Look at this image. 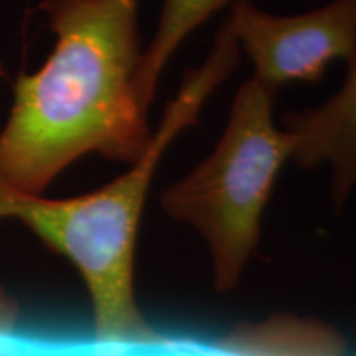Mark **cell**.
<instances>
[{"mask_svg": "<svg viewBox=\"0 0 356 356\" xmlns=\"http://www.w3.org/2000/svg\"><path fill=\"white\" fill-rule=\"evenodd\" d=\"M140 0H40L55 47L13 86L0 131V175L43 195L79 159L131 165L152 137L137 89Z\"/></svg>", "mask_w": 356, "mask_h": 356, "instance_id": "cell-1", "label": "cell"}, {"mask_svg": "<svg viewBox=\"0 0 356 356\" xmlns=\"http://www.w3.org/2000/svg\"><path fill=\"white\" fill-rule=\"evenodd\" d=\"M228 76V66L215 56L186 71L144 154L101 188L50 198L0 184V221H20L81 275L92 315L88 356H177L181 340L160 333L137 300V236L159 162L185 129L197 126Z\"/></svg>", "mask_w": 356, "mask_h": 356, "instance_id": "cell-2", "label": "cell"}, {"mask_svg": "<svg viewBox=\"0 0 356 356\" xmlns=\"http://www.w3.org/2000/svg\"><path fill=\"white\" fill-rule=\"evenodd\" d=\"M274 97L256 79L244 81L211 154L160 195L165 215L203 238L218 292L241 284L274 185L291 160V137L274 121Z\"/></svg>", "mask_w": 356, "mask_h": 356, "instance_id": "cell-3", "label": "cell"}, {"mask_svg": "<svg viewBox=\"0 0 356 356\" xmlns=\"http://www.w3.org/2000/svg\"><path fill=\"white\" fill-rule=\"evenodd\" d=\"M226 22L254 68L252 79L274 95L292 81H320L333 61L356 53V0H332L300 15H274L238 0Z\"/></svg>", "mask_w": 356, "mask_h": 356, "instance_id": "cell-4", "label": "cell"}, {"mask_svg": "<svg viewBox=\"0 0 356 356\" xmlns=\"http://www.w3.org/2000/svg\"><path fill=\"white\" fill-rule=\"evenodd\" d=\"M292 142L291 160L302 170L327 167L335 208L356 188V53L346 61L341 88L318 106L282 115Z\"/></svg>", "mask_w": 356, "mask_h": 356, "instance_id": "cell-5", "label": "cell"}, {"mask_svg": "<svg viewBox=\"0 0 356 356\" xmlns=\"http://www.w3.org/2000/svg\"><path fill=\"white\" fill-rule=\"evenodd\" d=\"M181 356H348V348L333 325L284 312L236 325L208 343L184 341Z\"/></svg>", "mask_w": 356, "mask_h": 356, "instance_id": "cell-6", "label": "cell"}, {"mask_svg": "<svg viewBox=\"0 0 356 356\" xmlns=\"http://www.w3.org/2000/svg\"><path fill=\"white\" fill-rule=\"evenodd\" d=\"M236 2L238 0H163L157 30L142 53L137 73V89L147 109L152 106L160 78L180 44L222 7Z\"/></svg>", "mask_w": 356, "mask_h": 356, "instance_id": "cell-7", "label": "cell"}, {"mask_svg": "<svg viewBox=\"0 0 356 356\" xmlns=\"http://www.w3.org/2000/svg\"><path fill=\"white\" fill-rule=\"evenodd\" d=\"M20 307L0 282V356H71L29 341L19 333Z\"/></svg>", "mask_w": 356, "mask_h": 356, "instance_id": "cell-8", "label": "cell"}, {"mask_svg": "<svg viewBox=\"0 0 356 356\" xmlns=\"http://www.w3.org/2000/svg\"><path fill=\"white\" fill-rule=\"evenodd\" d=\"M3 78V68H2V63H0V79Z\"/></svg>", "mask_w": 356, "mask_h": 356, "instance_id": "cell-9", "label": "cell"}, {"mask_svg": "<svg viewBox=\"0 0 356 356\" xmlns=\"http://www.w3.org/2000/svg\"><path fill=\"white\" fill-rule=\"evenodd\" d=\"M348 356H356V353L355 355H348Z\"/></svg>", "mask_w": 356, "mask_h": 356, "instance_id": "cell-10", "label": "cell"}]
</instances>
